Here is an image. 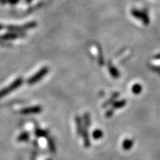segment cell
Returning <instances> with one entry per match:
<instances>
[{
  "instance_id": "obj_1",
  "label": "cell",
  "mask_w": 160,
  "mask_h": 160,
  "mask_svg": "<svg viewBox=\"0 0 160 160\" xmlns=\"http://www.w3.org/2000/svg\"><path fill=\"white\" fill-rule=\"evenodd\" d=\"M132 14H133V17H135L137 19L141 20L142 22H143L145 25H148V23H149V19L148 18L147 15L145 14V13H142L139 11H136V10H133L132 11Z\"/></svg>"
},
{
  "instance_id": "obj_2",
  "label": "cell",
  "mask_w": 160,
  "mask_h": 160,
  "mask_svg": "<svg viewBox=\"0 0 160 160\" xmlns=\"http://www.w3.org/2000/svg\"><path fill=\"white\" fill-rule=\"evenodd\" d=\"M20 84H21V80H18V81L16 82H14L13 84V85L10 86V87L8 88L5 89V90H3V91H2L1 92H0V97H3L4 95L5 94V93H8L9 91H11V90H13V88H17V86H19Z\"/></svg>"
},
{
  "instance_id": "obj_3",
  "label": "cell",
  "mask_w": 160,
  "mask_h": 160,
  "mask_svg": "<svg viewBox=\"0 0 160 160\" xmlns=\"http://www.w3.org/2000/svg\"><path fill=\"white\" fill-rule=\"evenodd\" d=\"M47 71V70L46 69H45V70H42V71H41L39 72V73H38L37 74V76H34V77H33V78H32V79L30 80L29 81V82H31V83H33V82H36V81H37V80H39L40 78H41L42 77L43 75H45V73H46V71Z\"/></svg>"
}]
</instances>
